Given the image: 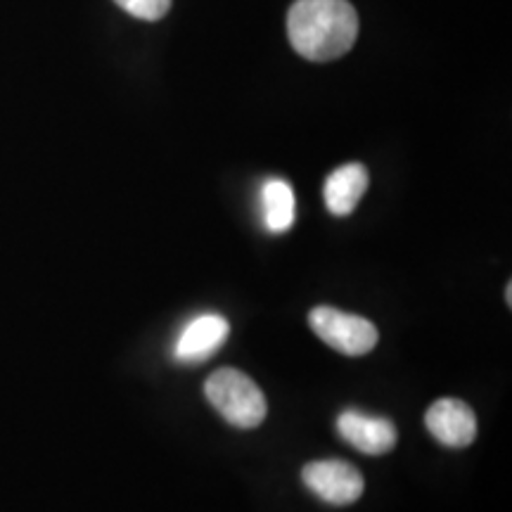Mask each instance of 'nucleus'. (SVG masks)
Masks as SVG:
<instances>
[{
	"label": "nucleus",
	"mask_w": 512,
	"mask_h": 512,
	"mask_svg": "<svg viewBox=\"0 0 512 512\" xmlns=\"http://www.w3.org/2000/svg\"><path fill=\"white\" fill-rule=\"evenodd\" d=\"M292 48L311 62H332L354 48L358 15L349 0H294L287 12Z\"/></svg>",
	"instance_id": "obj_1"
},
{
	"label": "nucleus",
	"mask_w": 512,
	"mask_h": 512,
	"mask_svg": "<svg viewBox=\"0 0 512 512\" xmlns=\"http://www.w3.org/2000/svg\"><path fill=\"white\" fill-rule=\"evenodd\" d=\"M204 396L228 425L238 430H254L264 422L268 406L266 396L252 377L235 368H219L204 382Z\"/></svg>",
	"instance_id": "obj_2"
},
{
	"label": "nucleus",
	"mask_w": 512,
	"mask_h": 512,
	"mask_svg": "<svg viewBox=\"0 0 512 512\" xmlns=\"http://www.w3.org/2000/svg\"><path fill=\"white\" fill-rule=\"evenodd\" d=\"M309 325L330 349L344 356L370 354L380 337L368 318L339 311L335 306H316L309 313Z\"/></svg>",
	"instance_id": "obj_3"
},
{
	"label": "nucleus",
	"mask_w": 512,
	"mask_h": 512,
	"mask_svg": "<svg viewBox=\"0 0 512 512\" xmlns=\"http://www.w3.org/2000/svg\"><path fill=\"white\" fill-rule=\"evenodd\" d=\"M302 479L311 494L330 505L356 503L366 489L361 472L344 460H313L304 465Z\"/></svg>",
	"instance_id": "obj_4"
},
{
	"label": "nucleus",
	"mask_w": 512,
	"mask_h": 512,
	"mask_svg": "<svg viewBox=\"0 0 512 512\" xmlns=\"http://www.w3.org/2000/svg\"><path fill=\"white\" fill-rule=\"evenodd\" d=\"M230 325L219 313H202L185 325L174 344V358L183 366L209 361L228 339Z\"/></svg>",
	"instance_id": "obj_5"
},
{
	"label": "nucleus",
	"mask_w": 512,
	"mask_h": 512,
	"mask_svg": "<svg viewBox=\"0 0 512 512\" xmlns=\"http://www.w3.org/2000/svg\"><path fill=\"white\" fill-rule=\"evenodd\" d=\"M337 434L366 456H384L396 446V427L392 420L354 411V408L339 413Z\"/></svg>",
	"instance_id": "obj_6"
},
{
	"label": "nucleus",
	"mask_w": 512,
	"mask_h": 512,
	"mask_svg": "<svg viewBox=\"0 0 512 512\" xmlns=\"http://www.w3.org/2000/svg\"><path fill=\"white\" fill-rule=\"evenodd\" d=\"M425 425L432 437L448 448H465L477 437L475 411L458 399L434 401L425 413Z\"/></svg>",
	"instance_id": "obj_7"
},
{
	"label": "nucleus",
	"mask_w": 512,
	"mask_h": 512,
	"mask_svg": "<svg viewBox=\"0 0 512 512\" xmlns=\"http://www.w3.org/2000/svg\"><path fill=\"white\" fill-rule=\"evenodd\" d=\"M368 183L370 176L363 164L354 162L339 166V169H335L328 176V181H325V207L335 216H349L356 209V204L361 202V197L366 195Z\"/></svg>",
	"instance_id": "obj_8"
},
{
	"label": "nucleus",
	"mask_w": 512,
	"mask_h": 512,
	"mask_svg": "<svg viewBox=\"0 0 512 512\" xmlns=\"http://www.w3.org/2000/svg\"><path fill=\"white\" fill-rule=\"evenodd\" d=\"M261 216L271 233H287L297 219V200L292 185L283 178H268L261 185Z\"/></svg>",
	"instance_id": "obj_9"
},
{
	"label": "nucleus",
	"mask_w": 512,
	"mask_h": 512,
	"mask_svg": "<svg viewBox=\"0 0 512 512\" xmlns=\"http://www.w3.org/2000/svg\"><path fill=\"white\" fill-rule=\"evenodd\" d=\"M121 10L143 22H157L171 8V0H114Z\"/></svg>",
	"instance_id": "obj_10"
},
{
	"label": "nucleus",
	"mask_w": 512,
	"mask_h": 512,
	"mask_svg": "<svg viewBox=\"0 0 512 512\" xmlns=\"http://www.w3.org/2000/svg\"><path fill=\"white\" fill-rule=\"evenodd\" d=\"M505 302L512 304V285L508 283V287H505Z\"/></svg>",
	"instance_id": "obj_11"
}]
</instances>
